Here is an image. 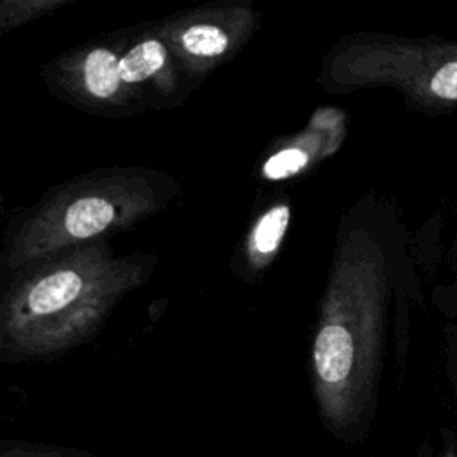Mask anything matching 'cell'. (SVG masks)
Here are the masks:
<instances>
[{
    "label": "cell",
    "mask_w": 457,
    "mask_h": 457,
    "mask_svg": "<svg viewBox=\"0 0 457 457\" xmlns=\"http://www.w3.org/2000/svg\"><path fill=\"white\" fill-rule=\"evenodd\" d=\"M289 221V207L277 205L270 209L255 225L252 234V250L259 255L271 253L286 234Z\"/></svg>",
    "instance_id": "obj_6"
},
{
    "label": "cell",
    "mask_w": 457,
    "mask_h": 457,
    "mask_svg": "<svg viewBox=\"0 0 457 457\" xmlns=\"http://www.w3.org/2000/svg\"><path fill=\"white\" fill-rule=\"evenodd\" d=\"M355 362L353 336L343 325H325L314 341V364L325 384H343Z\"/></svg>",
    "instance_id": "obj_1"
},
{
    "label": "cell",
    "mask_w": 457,
    "mask_h": 457,
    "mask_svg": "<svg viewBox=\"0 0 457 457\" xmlns=\"http://www.w3.org/2000/svg\"><path fill=\"white\" fill-rule=\"evenodd\" d=\"M445 457H453V455H445Z\"/></svg>",
    "instance_id": "obj_11"
},
{
    "label": "cell",
    "mask_w": 457,
    "mask_h": 457,
    "mask_svg": "<svg viewBox=\"0 0 457 457\" xmlns=\"http://www.w3.org/2000/svg\"><path fill=\"white\" fill-rule=\"evenodd\" d=\"M84 82L91 95L98 98L112 96L121 82L120 59L105 48H95L84 61Z\"/></svg>",
    "instance_id": "obj_4"
},
{
    "label": "cell",
    "mask_w": 457,
    "mask_h": 457,
    "mask_svg": "<svg viewBox=\"0 0 457 457\" xmlns=\"http://www.w3.org/2000/svg\"><path fill=\"white\" fill-rule=\"evenodd\" d=\"M182 46L200 57H216L228 46L227 34L212 25H193L182 34Z\"/></svg>",
    "instance_id": "obj_7"
},
{
    "label": "cell",
    "mask_w": 457,
    "mask_h": 457,
    "mask_svg": "<svg viewBox=\"0 0 457 457\" xmlns=\"http://www.w3.org/2000/svg\"><path fill=\"white\" fill-rule=\"evenodd\" d=\"M164 59L166 52L159 41L148 39L136 45L120 59L121 82L134 84L148 79L164 64Z\"/></svg>",
    "instance_id": "obj_5"
},
{
    "label": "cell",
    "mask_w": 457,
    "mask_h": 457,
    "mask_svg": "<svg viewBox=\"0 0 457 457\" xmlns=\"http://www.w3.org/2000/svg\"><path fill=\"white\" fill-rule=\"evenodd\" d=\"M82 277L73 270L54 271L39 278L27 295L32 314H52L71 305L82 291Z\"/></svg>",
    "instance_id": "obj_2"
},
{
    "label": "cell",
    "mask_w": 457,
    "mask_h": 457,
    "mask_svg": "<svg viewBox=\"0 0 457 457\" xmlns=\"http://www.w3.org/2000/svg\"><path fill=\"white\" fill-rule=\"evenodd\" d=\"M448 357L457 362V320L452 327H448Z\"/></svg>",
    "instance_id": "obj_10"
},
{
    "label": "cell",
    "mask_w": 457,
    "mask_h": 457,
    "mask_svg": "<svg viewBox=\"0 0 457 457\" xmlns=\"http://www.w3.org/2000/svg\"><path fill=\"white\" fill-rule=\"evenodd\" d=\"M307 162V154L300 148H286L271 155L264 164V175L268 179H284L300 171Z\"/></svg>",
    "instance_id": "obj_8"
},
{
    "label": "cell",
    "mask_w": 457,
    "mask_h": 457,
    "mask_svg": "<svg viewBox=\"0 0 457 457\" xmlns=\"http://www.w3.org/2000/svg\"><path fill=\"white\" fill-rule=\"evenodd\" d=\"M114 220V207L100 196L80 198L64 214L62 230L71 239H86L105 230Z\"/></svg>",
    "instance_id": "obj_3"
},
{
    "label": "cell",
    "mask_w": 457,
    "mask_h": 457,
    "mask_svg": "<svg viewBox=\"0 0 457 457\" xmlns=\"http://www.w3.org/2000/svg\"><path fill=\"white\" fill-rule=\"evenodd\" d=\"M452 257V280L443 284L437 293H434V302L443 311L445 316L457 320V237L450 252Z\"/></svg>",
    "instance_id": "obj_9"
}]
</instances>
